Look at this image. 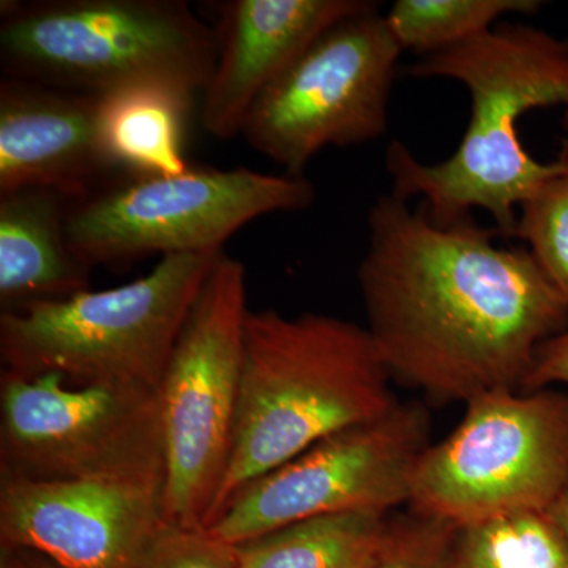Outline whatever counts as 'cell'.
Returning a JSON list of instances; mask_svg holds the SVG:
<instances>
[{
  "label": "cell",
  "instance_id": "24",
  "mask_svg": "<svg viewBox=\"0 0 568 568\" xmlns=\"http://www.w3.org/2000/svg\"><path fill=\"white\" fill-rule=\"evenodd\" d=\"M0 568H62L28 549L2 548Z\"/></svg>",
  "mask_w": 568,
  "mask_h": 568
},
{
  "label": "cell",
  "instance_id": "21",
  "mask_svg": "<svg viewBox=\"0 0 568 568\" xmlns=\"http://www.w3.org/2000/svg\"><path fill=\"white\" fill-rule=\"evenodd\" d=\"M457 528L410 514L392 519L386 545L372 568H446Z\"/></svg>",
  "mask_w": 568,
  "mask_h": 568
},
{
  "label": "cell",
  "instance_id": "17",
  "mask_svg": "<svg viewBox=\"0 0 568 568\" xmlns=\"http://www.w3.org/2000/svg\"><path fill=\"white\" fill-rule=\"evenodd\" d=\"M392 519L375 511L305 519L237 545L239 568H372Z\"/></svg>",
  "mask_w": 568,
  "mask_h": 568
},
{
  "label": "cell",
  "instance_id": "2",
  "mask_svg": "<svg viewBox=\"0 0 568 568\" xmlns=\"http://www.w3.org/2000/svg\"><path fill=\"white\" fill-rule=\"evenodd\" d=\"M407 73L448 78L470 95V122L457 151L437 164L418 162L403 142L388 148L386 164L394 196H422L439 226L465 222L481 209L496 231L514 237L518 209L538 186L558 173L534 159L519 140L523 115L541 108L564 110L568 133V43L526 24H497L450 50L424 55Z\"/></svg>",
  "mask_w": 568,
  "mask_h": 568
},
{
  "label": "cell",
  "instance_id": "7",
  "mask_svg": "<svg viewBox=\"0 0 568 568\" xmlns=\"http://www.w3.org/2000/svg\"><path fill=\"white\" fill-rule=\"evenodd\" d=\"M245 265L220 254L159 386L168 525L204 528L233 448L248 317Z\"/></svg>",
  "mask_w": 568,
  "mask_h": 568
},
{
  "label": "cell",
  "instance_id": "19",
  "mask_svg": "<svg viewBox=\"0 0 568 568\" xmlns=\"http://www.w3.org/2000/svg\"><path fill=\"white\" fill-rule=\"evenodd\" d=\"M540 7L537 0H396L386 20L403 51L429 55L491 31L500 18Z\"/></svg>",
  "mask_w": 568,
  "mask_h": 568
},
{
  "label": "cell",
  "instance_id": "15",
  "mask_svg": "<svg viewBox=\"0 0 568 568\" xmlns=\"http://www.w3.org/2000/svg\"><path fill=\"white\" fill-rule=\"evenodd\" d=\"M73 200L50 189L0 194L2 312L91 290V271L67 241Z\"/></svg>",
  "mask_w": 568,
  "mask_h": 568
},
{
  "label": "cell",
  "instance_id": "4",
  "mask_svg": "<svg viewBox=\"0 0 568 568\" xmlns=\"http://www.w3.org/2000/svg\"><path fill=\"white\" fill-rule=\"evenodd\" d=\"M215 61V29L182 0H32L0 7L6 78L97 97L145 88L194 100Z\"/></svg>",
  "mask_w": 568,
  "mask_h": 568
},
{
  "label": "cell",
  "instance_id": "16",
  "mask_svg": "<svg viewBox=\"0 0 568 568\" xmlns=\"http://www.w3.org/2000/svg\"><path fill=\"white\" fill-rule=\"evenodd\" d=\"M193 99L162 89H126L100 97L99 133L118 173L171 175L190 170L186 121Z\"/></svg>",
  "mask_w": 568,
  "mask_h": 568
},
{
  "label": "cell",
  "instance_id": "10",
  "mask_svg": "<svg viewBox=\"0 0 568 568\" xmlns=\"http://www.w3.org/2000/svg\"><path fill=\"white\" fill-rule=\"evenodd\" d=\"M403 48L376 3L324 32L268 85L246 118L250 148L304 175L325 148H351L386 133Z\"/></svg>",
  "mask_w": 568,
  "mask_h": 568
},
{
  "label": "cell",
  "instance_id": "13",
  "mask_svg": "<svg viewBox=\"0 0 568 568\" xmlns=\"http://www.w3.org/2000/svg\"><path fill=\"white\" fill-rule=\"evenodd\" d=\"M366 0H227L216 20V61L201 93V123L216 140L244 132L253 104L324 32Z\"/></svg>",
  "mask_w": 568,
  "mask_h": 568
},
{
  "label": "cell",
  "instance_id": "18",
  "mask_svg": "<svg viewBox=\"0 0 568 568\" xmlns=\"http://www.w3.org/2000/svg\"><path fill=\"white\" fill-rule=\"evenodd\" d=\"M446 568H568V540L551 511L457 529Z\"/></svg>",
  "mask_w": 568,
  "mask_h": 568
},
{
  "label": "cell",
  "instance_id": "8",
  "mask_svg": "<svg viewBox=\"0 0 568 568\" xmlns=\"http://www.w3.org/2000/svg\"><path fill=\"white\" fill-rule=\"evenodd\" d=\"M305 175L267 174L250 168L193 170L171 175L119 174L73 201L67 241L89 268L160 260L174 254L223 252L245 224L315 203Z\"/></svg>",
  "mask_w": 568,
  "mask_h": 568
},
{
  "label": "cell",
  "instance_id": "12",
  "mask_svg": "<svg viewBox=\"0 0 568 568\" xmlns=\"http://www.w3.org/2000/svg\"><path fill=\"white\" fill-rule=\"evenodd\" d=\"M164 525L163 485L0 478L2 548L62 568H136Z\"/></svg>",
  "mask_w": 568,
  "mask_h": 568
},
{
  "label": "cell",
  "instance_id": "11",
  "mask_svg": "<svg viewBox=\"0 0 568 568\" xmlns=\"http://www.w3.org/2000/svg\"><path fill=\"white\" fill-rule=\"evenodd\" d=\"M429 444L422 405L398 403L351 426L242 488L207 532L237 545L305 519L375 511L409 503L410 481Z\"/></svg>",
  "mask_w": 568,
  "mask_h": 568
},
{
  "label": "cell",
  "instance_id": "20",
  "mask_svg": "<svg viewBox=\"0 0 568 568\" xmlns=\"http://www.w3.org/2000/svg\"><path fill=\"white\" fill-rule=\"evenodd\" d=\"M514 237L521 239L548 278L568 298V152L562 166L518 209Z\"/></svg>",
  "mask_w": 568,
  "mask_h": 568
},
{
  "label": "cell",
  "instance_id": "26",
  "mask_svg": "<svg viewBox=\"0 0 568 568\" xmlns=\"http://www.w3.org/2000/svg\"><path fill=\"white\" fill-rule=\"evenodd\" d=\"M567 43H568V40H567Z\"/></svg>",
  "mask_w": 568,
  "mask_h": 568
},
{
  "label": "cell",
  "instance_id": "6",
  "mask_svg": "<svg viewBox=\"0 0 568 568\" xmlns=\"http://www.w3.org/2000/svg\"><path fill=\"white\" fill-rule=\"evenodd\" d=\"M568 488V396L544 388L470 399L446 439L429 446L409 507L454 528L549 511Z\"/></svg>",
  "mask_w": 568,
  "mask_h": 568
},
{
  "label": "cell",
  "instance_id": "14",
  "mask_svg": "<svg viewBox=\"0 0 568 568\" xmlns=\"http://www.w3.org/2000/svg\"><path fill=\"white\" fill-rule=\"evenodd\" d=\"M100 97L0 81V194L50 189L82 200L118 178L99 133Z\"/></svg>",
  "mask_w": 568,
  "mask_h": 568
},
{
  "label": "cell",
  "instance_id": "3",
  "mask_svg": "<svg viewBox=\"0 0 568 568\" xmlns=\"http://www.w3.org/2000/svg\"><path fill=\"white\" fill-rule=\"evenodd\" d=\"M392 381L368 328L320 313L250 310L233 448L203 529L256 478L394 409Z\"/></svg>",
  "mask_w": 568,
  "mask_h": 568
},
{
  "label": "cell",
  "instance_id": "5",
  "mask_svg": "<svg viewBox=\"0 0 568 568\" xmlns=\"http://www.w3.org/2000/svg\"><path fill=\"white\" fill-rule=\"evenodd\" d=\"M164 256L140 280L0 312L3 369L70 386L159 388L186 316L220 254Z\"/></svg>",
  "mask_w": 568,
  "mask_h": 568
},
{
  "label": "cell",
  "instance_id": "22",
  "mask_svg": "<svg viewBox=\"0 0 568 568\" xmlns=\"http://www.w3.org/2000/svg\"><path fill=\"white\" fill-rule=\"evenodd\" d=\"M136 568H239L233 545L203 528L164 525Z\"/></svg>",
  "mask_w": 568,
  "mask_h": 568
},
{
  "label": "cell",
  "instance_id": "1",
  "mask_svg": "<svg viewBox=\"0 0 568 568\" xmlns=\"http://www.w3.org/2000/svg\"><path fill=\"white\" fill-rule=\"evenodd\" d=\"M357 278L368 332L395 381L444 402L519 390L538 349L568 328V298L529 250L496 230L439 226L381 196Z\"/></svg>",
  "mask_w": 568,
  "mask_h": 568
},
{
  "label": "cell",
  "instance_id": "9",
  "mask_svg": "<svg viewBox=\"0 0 568 568\" xmlns=\"http://www.w3.org/2000/svg\"><path fill=\"white\" fill-rule=\"evenodd\" d=\"M159 388L70 386L62 376L0 375L2 480L163 485Z\"/></svg>",
  "mask_w": 568,
  "mask_h": 568
},
{
  "label": "cell",
  "instance_id": "23",
  "mask_svg": "<svg viewBox=\"0 0 568 568\" xmlns=\"http://www.w3.org/2000/svg\"><path fill=\"white\" fill-rule=\"evenodd\" d=\"M551 386H568V328L538 349L536 364L523 388L534 392Z\"/></svg>",
  "mask_w": 568,
  "mask_h": 568
},
{
  "label": "cell",
  "instance_id": "25",
  "mask_svg": "<svg viewBox=\"0 0 568 568\" xmlns=\"http://www.w3.org/2000/svg\"><path fill=\"white\" fill-rule=\"evenodd\" d=\"M549 511H551L552 518L558 521L560 529L566 534L568 540V488Z\"/></svg>",
  "mask_w": 568,
  "mask_h": 568
}]
</instances>
